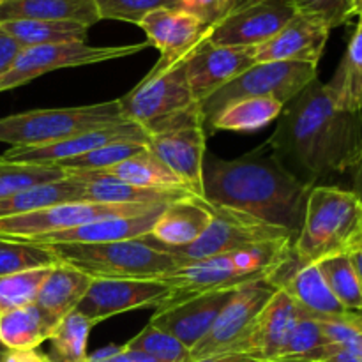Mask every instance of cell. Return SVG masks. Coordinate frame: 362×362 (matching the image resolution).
<instances>
[{"instance_id":"obj_1","label":"cell","mask_w":362,"mask_h":362,"mask_svg":"<svg viewBox=\"0 0 362 362\" xmlns=\"http://www.w3.org/2000/svg\"><path fill=\"white\" fill-rule=\"evenodd\" d=\"M271 156L300 182L350 172L362 158V112L339 108L315 80L286 103L267 141Z\"/></svg>"},{"instance_id":"obj_2","label":"cell","mask_w":362,"mask_h":362,"mask_svg":"<svg viewBox=\"0 0 362 362\" xmlns=\"http://www.w3.org/2000/svg\"><path fill=\"white\" fill-rule=\"evenodd\" d=\"M311 186L258 151L237 159L212 158L204 168V198L216 207L253 216L297 237Z\"/></svg>"},{"instance_id":"obj_3","label":"cell","mask_w":362,"mask_h":362,"mask_svg":"<svg viewBox=\"0 0 362 362\" xmlns=\"http://www.w3.org/2000/svg\"><path fill=\"white\" fill-rule=\"evenodd\" d=\"M292 260L293 240L278 239L182 265L158 279L173 290L170 299H180L216 290H233L257 281H271Z\"/></svg>"},{"instance_id":"obj_4","label":"cell","mask_w":362,"mask_h":362,"mask_svg":"<svg viewBox=\"0 0 362 362\" xmlns=\"http://www.w3.org/2000/svg\"><path fill=\"white\" fill-rule=\"evenodd\" d=\"M362 239V202L352 191L313 186L308 194L303 226L293 240L299 264H318L334 255H349Z\"/></svg>"},{"instance_id":"obj_5","label":"cell","mask_w":362,"mask_h":362,"mask_svg":"<svg viewBox=\"0 0 362 362\" xmlns=\"http://www.w3.org/2000/svg\"><path fill=\"white\" fill-rule=\"evenodd\" d=\"M119 103L124 119L140 124L148 134L204 124L200 105L187 83L184 59L170 66L156 64L133 90L119 98Z\"/></svg>"},{"instance_id":"obj_6","label":"cell","mask_w":362,"mask_h":362,"mask_svg":"<svg viewBox=\"0 0 362 362\" xmlns=\"http://www.w3.org/2000/svg\"><path fill=\"white\" fill-rule=\"evenodd\" d=\"M60 262L92 279H158L179 269L168 251L151 246L144 239L101 244H41Z\"/></svg>"},{"instance_id":"obj_7","label":"cell","mask_w":362,"mask_h":362,"mask_svg":"<svg viewBox=\"0 0 362 362\" xmlns=\"http://www.w3.org/2000/svg\"><path fill=\"white\" fill-rule=\"evenodd\" d=\"M124 120L119 99L71 108L30 110L0 119V144L42 147Z\"/></svg>"},{"instance_id":"obj_8","label":"cell","mask_w":362,"mask_h":362,"mask_svg":"<svg viewBox=\"0 0 362 362\" xmlns=\"http://www.w3.org/2000/svg\"><path fill=\"white\" fill-rule=\"evenodd\" d=\"M318 80V66L308 62H257L200 105L207 126L223 108L240 99L272 98L286 103Z\"/></svg>"},{"instance_id":"obj_9","label":"cell","mask_w":362,"mask_h":362,"mask_svg":"<svg viewBox=\"0 0 362 362\" xmlns=\"http://www.w3.org/2000/svg\"><path fill=\"white\" fill-rule=\"evenodd\" d=\"M212 221L209 228L202 233L198 240L184 247H173L168 251L177 258L179 265L193 264V262L205 260V258L216 257V255L230 253V251L243 250V247L255 246V244L271 243L278 239H292L296 235L288 230L279 226L269 225L260 221L253 216L243 214L239 211H232L226 207H216L211 204Z\"/></svg>"},{"instance_id":"obj_10","label":"cell","mask_w":362,"mask_h":362,"mask_svg":"<svg viewBox=\"0 0 362 362\" xmlns=\"http://www.w3.org/2000/svg\"><path fill=\"white\" fill-rule=\"evenodd\" d=\"M145 48H148L147 41L126 46H90L80 41L28 46L21 49L13 67L0 78V92L21 87L52 71L124 59L136 55Z\"/></svg>"},{"instance_id":"obj_11","label":"cell","mask_w":362,"mask_h":362,"mask_svg":"<svg viewBox=\"0 0 362 362\" xmlns=\"http://www.w3.org/2000/svg\"><path fill=\"white\" fill-rule=\"evenodd\" d=\"M168 205V204H166ZM159 205H117L95 204V202H71V204L53 205L42 211L25 216L0 219V237L32 243L53 233L73 230L76 226L88 225L106 218L134 216L147 212Z\"/></svg>"},{"instance_id":"obj_12","label":"cell","mask_w":362,"mask_h":362,"mask_svg":"<svg viewBox=\"0 0 362 362\" xmlns=\"http://www.w3.org/2000/svg\"><path fill=\"white\" fill-rule=\"evenodd\" d=\"M296 13L292 0H237L218 23L209 27L207 39L219 46L258 48L271 41Z\"/></svg>"},{"instance_id":"obj_13","label":"cell","mask_w":362,"mask_h":362,"mask_svg":"<svg viewBox=\"0 0 362 362\" xmlns=\"http://www.w3.org/2000/svg\"><path fill=\"white\" fill-rule=\"evenodd\" d=\"M173 296L161 279H92L76 311L94 325L145 308H159Z\"/></svg>"},{"instance_id":"obj_14","label":"cell","mask_w":362,"mask_h":362,"mask_svg":"<svg viewBox=\"0 0 362 362\" xmlns=\"http://www.w3.org/2000/svg\"><path fill=\"white\" fill-rule=\"evenodd\" d=\"M276 290L278 286L272 281H257L239 286L218 315L205 338L191 349L189 361L230 354L235 343L246 334L269 299L274 296Z\"/></svg>"},{"instance_id":"obj_15","label":"cell","mask_w":362,"mask_h":362,"mask_svg":"<svg viewBox=\"0 0 362 362\" xmlns=\"http://www.w3.org/2000/svg\"><path fill=\"white\" fill-rule=\"evenodd\" d=\"M151 134L136 122L124 120V122L112 124V126L99 127V129L87 131L76 134L67 140L57 141L42 147H11L9 151L0 156L2 161L7 163H25V165H48L53 166L66 159L85 156L101 147L117 144H140L147 145Z\"/></svg>"},{"instance_id":"obj_16","label":"cell","mask_w":362,"mask_h":362,"mask_svg":"<svg viewBox=\"0 0 362 362\" xmlns=\"http://www.w3.org/2000/svg\"><path fill=\"white\" fill-rule=\"evenodd\" d=\"M147 148L161 159L191 194L204 198L207 131L204 124L172 127L152 133Z\"/></svg>"},{"instance_id":"obj_17","label":"cell","mask_w":362,"mask_h":362,"mask_svg":"<svg viewBox=\"0 0 362 362\" xmlns=\"http://www.w3.org/2000/svg\"><path fill=\"white\" fill-rule=\"evenodd\" d=\"M235 290H216L180 299H168L158 308L148 324L172 334L191 352V349L205 338Z\"/></svg>"},{"instance_id":"obj_18","label":"cell","mask_w":362,"mask_h":362,"mask_svg":"<svg viewBox=\"0 0 362 362\" xmlns=\"http://www.w3.org/2000/svg\"><path fill=\"white\" fill-rule=\"evenodd\" d=\"M186 76L198 105L257 64L255 48L219 46L207 37L184 59Z\"/></svg>"},{"instance_id":"obj_19","label":"cell","mask_w":362,"mask_h":362,"mask_svg":"<svg viewBox=\"0 0 362 362\" xmlns=\"http://www.w3.org/2000/svg\"><path fill=\"white\" fill-rule=\"evenodd\" d=\"M303 313L299 304L285 290L278 288L230 354H244L258 362L278 361Z\"/></svg>"},{"instance_id":"obj_20","label":"cell","mask_w":362,"mask_h":362,"mask_svg":"<svg viewBox=\"0 0 362 362\" xmlns=\"http://www.w3.org/2000/svg\"><path fill=\"white\" fill-rule=\"evenodd\" d=\"M138 27L147 35L148 46L161 53L158 64L170 66L186 59L205 37L209 27L179 7H165L148 13Z\"/></svg>"},{"instance_id":"obj_21","label":"cell","mask_w":362,"mask_h":362,"mask_svg":"<svg viewBox=\"0 0 362 362\" xmlns=\"http://www.w3.org/2000/svg\"><path fill=\"white\" fill-rule=\"evenodd\" d=\"M331 28L308 14L296 16L271 39L255 48L257 62H308L317 64L327 45Z\"/></svg>"},{"instance_id":"obj_22","label":"cell","mask_w":362,"mask_h":362,"mask_svg":"<svg viewBox=\"0 0 362 362\" xmlns=\"http://www.w3.org/2000/svg\"><path fill=\"white\" fill-rule=\"evenodd\" d=\"M211 221V204L205 198L187 197L166 205L154 223L152 232L144 237V240L158 250L189 246L200 239Z\"/></svg>"},{"instance_id":"obj_23","label":"cell","mask_w":362,"mask_h":362,"mask_svg":"<svg viewBox=\"0 0 362 362\" xmlns=\"http://www.w3.org/2000/svg\"><path fill=\"white\" fill-rule=\"evenodd\" d=\"M290 264H286L271 281L278 288L285 290L304 313L317 320L343 317L349 313L332 296L317 264H299L296 260V267L292 269Z\"/></svg>"},{"instance_id":"obj_24","label":"cell","mask_w":362,"mask_h":362,"mask_svg":"<svg viewBox=\"0 0 362 362\" xmlns=\"http://www.w3.org/2000/svg\"><path fill=\"white\" fill-rule=\"evenodd\" d=\"M166 205L151 209L147 212L134 216H119V218H106L88 225L76 226L73 230L53 233L42 239L32 240L34 244H101L119 243V240L144 239L154 228L159 214Z\"/></svg>"},{"instance_id":"obj_25","label":"cell","mask_w":362,"mask_h":362,"mask_svg":"<svg viewBox=\"0 0 362 362\" xmlns=\"http://www.w3.org/2000/svg\"><path fill=\"white\" fill-rule=\"evenodd\" d=\"M80 177L87 187V202L117 205H166L182 198L194 197L189 191L148 189L127 184L115 177L98 172H66Z\"/></svg>"},{"instance_id":"obj_26","label":"cell","mask_w":362,"mask_h":362,"mask_svg":"<svg viewBox=\"0 0 362 362\" xmlns=\"http://www.w3.org/2000/svg\"><path fill=\"white\" fill-rule=\"evenodd\" d=\"M13 20L74 21L90 28L101 18L95 0H2L0 23Z\"/></svg>"},{"instance_id":"obj_27","label":"cell","mask_w":362,"mask_h":362,"mask_svg":"<svg viewBox=\"0 0 362 362\" xmlns=\"http://www.w3.org/2000/svg\"><path fill=\"white\" fill-rule=\"evenodd\" d=\"M71 202H87V187L80 177L67 173L64 179L35 184L6 200H0V219L25 216Z\"/></svg>"},{"instance_id":"obj_28","label":"cell","mask_w":362,"mask_h":362,"mask_svg":"<svg viewBox=\"0 0 362 362\" xmlns=\"http://www.w3.org/2000/svg\"><path fill=\"white\" fill-rule=\"evenodd\" d=\"M59 322L35 303L4 311L0 313V343L7 350L37 349L52 338Z\"/></svg>"},{"instance_id":"obj_29","label":"cell","mask_w":362,"mask_h":362,"mask_svg":"<svg viewBox=\"0 0 362 362\" xmlns=\"http://www.w3.org/2000/svg\"><path fill=\"white\" fill-rule=\"evenodd\" d=\"M90 283V276L60 262L55 267H52L48 278L42 283L35 304L62 320L64 317L76 311L78 304L85 297Z\"/></svg>"},{"instance_id":"obj_30","label":"cell","mask_w":362,"mask_h":362,"mask_svg":"<svg viewBox=\"0 0 362 362\" xmlns=\"http://www.w3.org/2000/svg\"><path fill=\"white\" fill-rule=\"evenodd\" d=\"M285 105L272 98L240 99L223 108L211 122L205 126L207 134L218 131H233V133H253L271 122L278 120Z\"/></svg>"},{"instance_id":"obj_31","label":"cell","mask_w":362,"mask_h":362,"mask_svg":"<svg viewBox=\"0 0 362 362\" xmlns=\"http://www.w3.org/2000/svg\"><path fill=\"white\" fill-rule=\"evenodd\" d=\"M325 85L339 108L362 112V13L338 71Z\"/></svg>"},{"instance_id":"obj_32","label":"cell","mask_w":362,"mask_h":362,"mask_svg":"<svg viewBox=\"0 0 362 362\" xmlns=\"http://www.w3.org/2000/svg\"><path fill=\"white\" fill-rule=\"evenodd\" d=\"M105 175L115 177L127 184L138 187H148V189H172V191H187L179 179L173 175L172 170L165 165L159 158H156L148 148H144L138 154L124 159L119 165L105 170Z\"/></svg>"},{"instance_id":"obj_33","label":"cell","mask_w":362,"mask_h":362,"mask_svg":"<svg viewBox=\"0 0 362 362\" xmlns=\"http://www.w3.org/2000/svg\"><path fill=\"white\" fill-rule=\"evenodd\" d=\"M4 32L16 39L23 48L57 42H87L88 27L74 21L13 20L0 23Z\"/></svg>"},{"instance_id":"obj_34","label":"cell","mask_w":362,"mask_h":362,"mask_svg":"<svg viewBox=\"0 0 362 362\" xmlns=\"http://www.w3.org/2000/svg\"><path fill=\"white\" fill-rule=\"evenodd\" d=\"M92 327L95 325L78 311L64 317L48 339L52 345L48 357L52 362H87V345Z\"/></svg>"},{"instance_id":"obj_35","label":"cell","mask_w":362,"mask_h":362,"mask_svg":"<svg viewBox=\"0 0 362 362\" xmlns=\"http://www.w3.org/2000/svg\"><path fill=\"white\" fill-rule=\"evenodd\" d=\"M317 265L338 303L349 313L362 315V285L350 255H334Z\"/></svg>"},{"instance_id":"obj_36","label":"cell","mask_w":362,"mask_h":362,"mask_svg":"<svg viewBox=\"0 0 362 362\" xmlns=\"http://www.w3.org/2000/svg\"><path fill=\"white\" fill-rule=\"evenodd\" d=\"M57 264H60L59 257L46 246L0 237V276L53 267Z\"/></svg>"},{"instance_id":"obj_37","label":"cell","mask_w":362,"mask_h":362,"mask_svg":"<svg viewBox=\"0 0 362 362\" xmlns=\"http://www.w3.org/2000/svg\"><path fill=\"white\" fill-rule=\"evenodd\" d=\"M64 177H67V173L57 166L7 163L0 159V200H6L35 184L53 182Z\"/></svg>"},{"instance_id":"obj_38","label":"cell","mask_w":362,"mask_h":362,"mask_svg":"<svg viewBox=\"0 0 362 362\" xmlns=\"http://www.w3.org/2000/svg\"><path fill=\"white\" fill-rule=\"evenodd\" d=\"M55 267V265H53ZM52 267L0 276V313L34 304Z\"/></svg>"},{"instance_id":"obj_39","label":"cell","mask_w":362,"mask_h":362,"mask_svg":"<svg viewBox=\"0 0 362 362\" xmlns=\"http://www.w3.org/2000/svg\"><path fill=\"white\" fill-rule=\"evenodd\" d=\"M127 350L141 352L158 362H189V350L168 332L147 324L126 343Z\"/></svg>"},{"instance_id":"obj_40","label":"cell","mask_w":362,"mask_h":362,"mask_svg":"<svg viewBox=\"0 0 362 362\" xmlns=\"http://www.w3.org/2000/svg\"><path fill=\"white\" fill-rule=\"evenodd\" d=\"M147 145L140 144H117L101 147L98 151H92L85 156H76V158L66 159V161L57 163V168H62L64 172H105L112 166L119 165L124 159L138 154Z\"/></svg>"},{"instance_id":"obj_41","label":"cell","mask_w":362,"mask_h":362,"mask_svg":"<svg viewBox=\"0 0 362 362\" xmlns=\"http://www.w3.org/2000/svg\"><path fill=\"white\" fill-rule=\"evenodd\" d=\"M297 13L324 21L329 28L350 23L362 13V0H292Z\"/></svg>"},{"instance_id":"obj_42","label":"cell","mask_w":362,"mask_h":362,"mask_svg":"<svg viewBox=\"0 0 362 362\" xmlns=\"http://www.w3.org/2000/svg\"><path fill=\"white\" fill-rule=\"evenodd\" d=\"M327 343L329 341L322 332L320 322L308 313H303L297 324L293 325L278 361H303L304 357Z\"/></svg>"},{"instance_id":"obj_43","label":"cell","mask_w":362,"mask_h":362,"mask_svg":"<svg viewBox=\"0 0 362 362\" xmlns=\"http://www.w3.org/2000/svg\"><path fill=\"white\" fill-rule=\"evenodd\" d=\"M101 20H117L138 25L148 13L177 7V0H95Z\"/></svg>"},{"instance_id":"obj_44","label":"cell","mask_w":362,"mask_h":362,"mask_svg":"<svg viewBox=\"0 0 362 362\" xmlns=\"http://www.w3.org/2000/svg\"><path fill=\"white\" fill-rule=\"evenodd\" d=\"M235 4L237 0H177L179 9L193 14L205 27L218 23Z\"/></svg>"},{"instance_id":"obj_45","label":"cell","mask_w":362,"mask_h":362,"mask_svg":"<svg viewBox=\"0 0 362 362\" xmlns=\"http://www.w3.org/2000/svg\"><path fill=\"white\" fill-rule=\"evenodd\" d=\"M87 362H158L141 352L127 350L126 346H110L95 356H88Z\"/></svg>"},{"instance_id":"obj_46","label":"cell","mask_w":362,"mask_h":362,"mask_svg":"<svg viewBox=\"0 0 362 362\" xmlns=\"http://www.w3.org/2000/svg\"><path fill=\"white\" fill-rule=\"evenodd\" d=\"M21 49H23V46L0 28V78L13 67L14 60L18 59Z\"/></svg>"},{"instance_id":"obj_47","label":"cell","mask_w":362,"mask_h":362,"mask_svg":"<svg viewBox=\"0 0 362 362\" xmlns=\"http://www.w3.org/2000/svg\"><path fill=\"white\" fill-rule=\"evenodd\" d=\"M0 362H52L46 354L39 352L37 349L30 350H7L6 356Z\"/></svg>"},{"instance_id":"obj_48","label":"cell","mask_w":362,"mask_h":362,"mask_svg":"<svg viewBox=\"0 0 362 362\" xmlns=\"http://www.w3.org/2000/svg\"><path fill=\"white\" fill-rule=\"evenodd\" d=\"M189 362H258L257 359L244 354H219V356L204 357V359H194Z\"/></svg>"},{"instance_id":"obj_49","label":"cell","mask_w":362,"mask_h":362,"mask_svg":"<svg viewBox=\"0 0 362 362\" xmlns=\"http://www.w3.org/2000/svg\"><path fill=\"white\" fill-rule=\"evenodd\" d=\"M350 172H352V189L350 191L362 202V158Z\"/></svg>"},{"instance_id":"obj_50","label":"cell","mask_w":362,"mask_h":362,"mask_svg":"<svg viewBox=\"0 0 362 362\" xmlns=\"http://www.w3.org/2000/svg\"><path fill=\"white\" fill-rule=\"evenodd\" d=\"M324 362H362V359L357 352L341 349V350H338L336 354H332L331 357H327Z\"/></svg>"},{"instance_id":"obj_51","label":"cell","mask_w":362,"mask_h":362,"mask_svg":"<svg viewBox=\"0 0 362 362\" xmlns=\"http://www.w3.org/2000/svg\"><path fill=\"white\" fill-rule=\"evenodd\" d=\"M349 255H350V260H352L354 267H356V272H357V276H359L361 285H362V244L361 246H357L356 250L350 251Z\"/></svg>"},{"instance_id":"obj_52","label":"cell","mask_w":362,"mask_h":362,"mask_svg":"<svg viewBox=\"0 0 362 362\" xmlns=\"http://www.w3.org/2000/svg\"><path fill=\"white\" fill-rule=\"evenodd\" d=\"M6 352H7V349L2 345V343H0V361H2V357L6 356Z\"/></svg>"},{"instance_id":"obj_53","label":"cell","mask_w":362,"mask_h":362,"mask_svg":"<svg viewBox=\"0 0 362 362\" xmlns=\"http://www.w3.org/2000/svg\"><path fill=\"white\" fill-rule=\"evenodd\" d=\"M272 362H299V361H272Z\"/></svg>"},{"instance_id":"obj_54","label":"cell","mask_w":362,"mask_h":362,"mask_svg":"<svg viewBox=\"0 0 362 362\" xmlns=\"http://www.w3.org/2000/svg\"><path fill=\"white\" fill-rule=\"evenodd\" d=\"M359 356H361V359H362V346H361V350H359Z\"/></svg>"},{"instance_id":"obj_55","label":"cell","mask_w":362,"mask_h":362,"mask_svg":"<svg viewBox=\"0 0 362 362\" xmlns=\"http://www.w3.org/2000/svg\"><path fill=\"white\" fill-rule=\"evenodd\" d=\"M361 244H362V239L359 240V244H357V246H361ZM357 246H356V247H357ZM356 247H354V250H356Z\"/></svg>"},{"instance_id":"obj_56","label":"cell","mask_w":362,"mask_h":362,"mask_svg":"<svg viewBox=\"0 0 362 362\" xmlns=\"http://www.w3.org/2000/svg\"><path fill=\"white\" fill-rule=\"evenodd\" d=\"M0 2H2V0H0Z\"/></svg>"}]
</instances>
